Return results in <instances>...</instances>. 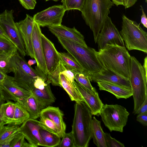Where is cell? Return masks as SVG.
I'll list each match as a JSON object with an SVG mask.
<instances>
[{"label":"cell","mask_w":147,"mask_h":147,"mask_svg":"<svg viewBox=\"0 0 147 147\" xmlns=\"http://www.w3.org/2000/svg\"><path fill=\"white\" fill-rule=\"evenodd\" d=\"M49 31L56 37L63 38L85 47L87 46L83 35L74 27L70 28L61 24L48 27Z\"/></svg>","instance_id":"d6986e66"},{"label":"cell","mask_w":147,"mask_h":147,"mask_svg":"<svg viewBox=\"0 0 147 147\" xmlns=\"http://www.w3.org/2000/svg\"><path fill=\"white\" fill-rule=\"evenodd\" d=\"M129 80L134 100L133 113L135 114L147 96V76L143 66L134 56H131Z\"/></svg>","instance_id":"8992f818"},{"label":"cell","mask_w":147,"mask_h":147,"mask_svg":"<svg viewBox=\"0 0 147 147\" xmlns=\"http://www.w3.org/2000/svg\"><path fill=\"white\" fill-rule=\"evenodd\" d=\"M96 54L105 68L129 79L131 56L125 46L107 44Z\"/></svg>","instance_id":"6da1fadb"},{"label":"cell","mask_w":147,"mask_h":147,"mask_svg":"<svg viewBox=\"0 0 147 147\" xmlns=\"http://www.w3.org/2000/svg\"><path fill=\"white\" fill-rule=\"evenodd\" d=\"M59 147H75L74 141L71 132L64 134Z\"/></svg>","instance_id":"8d00e7d4"},{"label":"cell","mask_w":147,"mask_h":147,"mask_svg":"<svg viewBox=\"0 0 147 147\" xmlns=\"http://www.w3.org/2000/svg\"><path fill=\"white\" fill-rule=\"evenodd\" d=\"M14 55H0V69L6 74L13 72Z\"/></svg>","instance_id":"4dcf8cb0"},{"label":"cell","mask_w":147,"mask_h":147,"mask_svg":"<svg viewBox=\"0 0 147 147\" xmlns=\"http://www.w3.org/2000/svg\"><path fill=\"white\" fill-rule=\"evenodd\" d=\"M84 0H61V2L66 11L78 10L80 11Z\"/></svg>","instance_id":"e575fe53"},{"label":"cell","mask_w":147,"mask_h":147,"mask_svg":"<svg viewBox=\"0 0 147 147\" xmlns=\"http://www.w3.org/2000/svg\"><path fill=\"white\" fill-rule=\"evenodd\" d=\"M147 57H146L144 59V63L143 65V67L145 71V73L146 76H147Z\"/></svg>","instance_id":"816d5d0a"},{"label":"cell","mask_w":147,"mask_h":147,"mask_svg":"<svg viewBox=\"0 0 147 147\" xmlns=\"http://www.w3.org/2000/svg\"><path fill=\"white\" fill-rule=\"evenodd\" d=\"M41 38L48 75L51 74L54 71L61 60L58 52L53 43L42 33Z\"/></svg>","instance_id":"2e32d148"},{"label":"cell","mask_w":147,"mask_h":147,"mask_svg":"<svg viewBox=\"0 0 147 147\" xmlns=\"http://www.w3.org/2000/svg\"><path fill=\"white\" fill-rule=\"evenodd\" d=\"M100 90L107 91L114 95L118 99H127L132 96L131 90L121 86L106 82H97Z\"/></svg>","instance_id":"7402d4cb"},{"label":"cell","mask_w":147,"mask_h":147,"mask_svg":"<svg viewBox=\"0 0 147 147\" xmlns=\"http://www.w3.org/2000/svg\"><path fill=\"white\" fill-rule=\"evenodd\" d=\"M34 22L33 17L26 14L24 19L16 23L24 44L26 55L32 58L34 57L32 41Z\"/></svg>","instance_id":"5bb4252c"},{"label":"cell","mask_w":147,"mask_h":147,"mask_svg":"<svg viewBox=\"0 0 147 147\" xmlns=\"http://www.w3.org/2000/svg\"><path fill=\"white\" fill-rule=\"evenodd\" d=\"M32 94L30 92L19 86L13 77L7 75L0 84V96L7 101H19Z\"/></svg>","instance_id":"7c38bea8"},{"label":"cell","mask_w":147,"mask_h":147,"mask_svg":"<svg viewBox=\"0 0 147 147\" xmlns=\"http://www.w3.org/2000/svg\"><path fill=\"white\" fill-rule=\"evenodd\" d=\"M5 124H6L5 123L3 122H0V130L1 129V128L4 125H5Z\"/></svg>","instance_id":"9f6ffc18"},{"label":"cell","mask_w":147,"mask_h":147,"mask_svg":"<svg viewBox=\"0 0 147 147\" xmlns=\"http://www.w3.org/2000/svg\"><path fill=\"white\" fill-rule=\"evenodd\" d=\"M27 63L30 66H31L32 65L35 64L36 63V62L35 59H31L28 61Z\"/></svg>","instance_id":"f5cc1de1"},{"label":"cell","mask_w":147,"mask_h":147,"mask_svg":"<svg viewBox=\"0 0 147 147\" xmlns=\"http://www.w3.org/2000/svg\"><path fill=\"white\" fill-rule=\"evenodd\" d=\"M45 1H50V0H52V1H57L59 0H45Z\"/></svg>","instance_id":"6f0895ef"},{"label":"cell","mask_w":147,"mask_h":147,"mask_svg":"<svg viewBox=\"0 0 147 147\" xmlns=\"http://www.w3.org/2000/svg\"><path fill=\"white\" fill-rule=\"evenodd\" d=\"M7 102L3 105V121L6 124L11 125L14 113V103L10 100Z\"/></svg>","instance_id":"f546056e"},{"label":"cell","mask_w":147,"mask_h":147,"mask_svg":"<svg viewBox=\"0 0 147 147\" xmlns=\"http://www.w3.org/2000/svg\"><path fill=\"white\" fill-rule=\"evenodd\" d=\"M145 2L146 3L147 2V0H145Z\"/></svg>","instance_id":"680465c9"},{"label":"cell","mask_w":147,"mask_h":147,"mask_svg":"<svg viewBox=\"0 0 147 147\" xmlns=\"http://www.w3.org/2000/svg\"><path fill=\"white\" fill-rule=\"evenodd\" d=\"M22 147H33V146L30 143H27L25 141Z\"/></svg>","instance_id":"db71d44e"},{"label":"cell","mask_w":147,"mask_h":147,"mask_svg":"<svg viewBox=\"0 0 147 147\" xmlns=\"http://www.w3.org/2000/svg\"><path fill=\"white\" fill-rule=\"evenodd\" d=\"M0 35L4 37H5V38H7L8 39L7 37L6 36L5 34L4 33V32H3V30H2V29L1 28V27L0 26Z\"/></svg>","instance_id":"11a10c76"},{"label":"cell","mask_w":147,"mask_h":147,"mask_svg":"<svg viewBox=\"0 0 147 147\" xmlns=\"http://www.w3.org/2000/svg\"><path fill=\"white\" fill-rule=\"evenodd\" d=\"M25 138L24 135L19 131L12 141L11 147H22Z\"/></svg>","instance_id":"f35d334b"},{"label":"cell","mask_w":147,"mask_h":147,"mask_svg":"<svg viewBox=\"0 0 147 147\" xmlns=\"http://www.w3.org/2000/svg\"><path fill=\"white\" fill-rule=\"evenodd\" d=\"M49 83L42 78L38 77L34 82L33 87L39 89H43Z\"/></svg>","instance_id":"60d3db41"},{"label":"cell","mask_w":147,"mask_h":147,"mask_svg":"<svg viewBox=\"0 0 147 147\" xmlns=\"http://www.w3.org/2000/svg\"><path fill=\"white\" fill-rule=\"evenodd\" d=\"M140 9L142 12V15L141 16V23L143 24L144 26L147 28V18L145 13L144 12L143 7L142 5L140 6Z\"/></svg>","instance_id":"bcb514c9"},{"label":"cell","mask_w":147,"mask_h":147,"mask_svg":"<svg viewBox=\"0 0 147 147\" xmlns=\"http://www.w3.org/2000/svg\"><path fill=\"white\" fill-rule=\"evenodd\" d=\"M19 132V131L0 142V147H11L12 141Z\"/></svg>","instance_id":"b9f144b4"},{"label":"cell","mask_w":147,"mask_h":147,"mask_svg":"<svg viewBox=\"0 0 147 147\" xmlns=\"http://www.w3.org/2000/svg\"><path fill=\"white\" fill-rule=\"evenodd\" d=\"M13 9H5L0 14V25L8 39L14 44L22 56L26 55L24 44L14 21Z\"/></svg>","instance_id":"9c48e42d"},{"label":"cell","mask_w":147,"mask_h":147,"mask_svg":"<svg viewBox=\"0 0 147 147\" xmlns=\"http://www.w3.org/2000/svg\"><path fill=\"white\" fill-rule=\"evenodd\" d=\"M65 11L62 5H55L37 13L33 18L40 27L57 26L61 24Z\"/></svg>","instance_id":"30bf717a"},{"label":"cell","mask_w":147,"mask_h":147,"mask_svg":"<svg viewBox=\"0 0 147 147\" xmlns=\"http://www.w3.org/2000/svg\"><path fill=\"white\" fill-rule=\"evenodd\" d=\"M73 83L92 115L99 116V113L104 104L100 99L98 93L93 94L76 81H74Z\"/></svg>","instance_id":"ac0fdd59"},{"label":"cell","mask_w":147,"mask_h":147,"mask_svg":"<svg viewBox=\"0 0 147 147\" xmlns=\"http://www.w3.org/2000/svg\"><path fill=\"white\" fill-rule=\"evenodd\" d=\"M105 142L107 147H124L123 144L111 137L110 135L104 132Z\"/></svg>","instance_id":"74e56055"},{"label":"cell","mask_w":147,"mask_h":147,"mask_svg":"<svg viewBox=\"0 0 147 147\" xmlns=\"http://www.w3.org/2000/svg\"><path fill=\"white\" fill-rule=\"evenodd\" d=\"M57 38L64 49L82 68L83 74L88 77L90 75L99 73L105 69L98 59L97 51L94 49L63 38Z\"/></svg>","instance_id":"7a4b0ae2"},{"label":"cell","mask_w":147,"mask_h":147,"mask_svg":"<svg viewBox=\"0 0 147 147\" xmlns=\"http://www.w3.org/2000/svg\"><path fill=\"white\" fill-rule=\"evenodd\" d=\"M15 111L11 125H20L30 118L29 114L24 107L18 101L14 103Z\"/></svg>","instance_id":"83f0119b"},{"label":"cell","mask_w":147,"mask_h":147,"mask_svg":"<svg viewBox=\"0 0 147 147\" xmlns=\"http://www.w3.org/2000/svg\"><path fill=\"white\" fill-rule=\"evenodd\" d=\"M96 43L98 50L103 49L107 44L125 46L124 41L119 32L110 17L107 18L98 35Z\"/></svg>","instance_id":"8fae6325"},{"label":"cell","mask_w":147,"mask_h":147,"mask_svg":"<svg viewBox=\"0 0 147 147\" xmlns=\"http://www.w3.org/2000/svg\"><path fill=\"white\" fill-rule=\"evenodd\" d=\"M40 124L43 128L59 135L57 128L53 122L48 118L40 117Z\"/></svg>","instance_id":"d590c367"},{"label":"cell","mask_w":147,"mask_h":147,"mask_svg":"<svg viewBox=\"0 0 147 147\" xmlns=\"http://www.w3.org/2000/svg\"><path fill=\"white\" fill-rule=\"evenodd\" d=\"M5 100L0 96V122L3 121V105L5 103Z\"/></svg>","instance_id":"7dc6e473"},{"label":"cell","mask_w":147,"mask_h":147,"mask_svg":"<svg viewBox=\"0 0 147 147\" xmlns=\"http://www.w3.org/2000/svg\"><path fill=\"white\" fill-rule=\"evenodd\" d=\"M18 102L27 111L30 118L35 119L39 117L41 111L45 108L32 94Z\"/></svg>","instance_id":"44dd1931"},{"label":"cell","mask_w":147,"mask_h":147,"mask_svg":"<svg viewBox=\"0 0 147 147\" xmlns=\"http://www.w3.org/2000/svg\"><path fill=\"white\" fill-rule=\"evenodd\" d=\"M146 112H147V96L146 97L144 102L135 114H138Z\"/></svg>","instance_id":"f6af8a7d"},{"label":"cell","mask_w":147,"mask_h":147,"mask_svg":"<svg viewBox=\"0 0 147 147\" xmlns=\"http://www.w3.org/2000/svg\"><path fill=\"white\" fill-rule=\"evenodd\" d=\"M61 62L66 69L75 73H83V69L76 60L68 53L59 52Z\"/></svg>","instance_id":"484cf974"},{"label":"cell","mask_w":147,"mask_h":147,"mask_svg":"<svg viewBox=\"0 0 147 147\" xmlns=\"http://www.w3.org/2000/svg\"><path fill=\"white\" fill-rule=\"evenodd\" d=\"M40 26L34 22L32 32V41L34 57L37 63V69L45 75L47 76V72L44 59L42 47Z\"/></svg>","instance_id":"9a60e30c"},{"label":"cell","mask_w":147,"mask_h":147,"mask_svg":"<svg viewBox=\"0 0 147 147\" xmlns=\"http://www.w3.org/2000/svg\"><path fill=\"white\" fill-rule=\"evenodd\" d=\"M92 114L83 102H76L72 125L75 147H88L91 138V124Z\"/></svg>","instance_id":"277c9868"},{"label":"cell","mask_w":147,"mask_h":147,"mask_svg":"<svg viewBox=\"0 0 147 147\" xmlns=\"http://www.w3.org/2000/svg\"><path fill=\"white\" fill-rule=\"evenodd\" d=\"M88 78L91 82H108L131 90L128 79L109 69L105 68L99 73L89 75Z\"/></svg>","instance_id":"e0dca14e"},{"label":"cell","mask_w":147,"mask_h":147,"mask_svg":"<svg viewBox=\"0 0 147 147\" xmlns=\"http://www.w3.org/2000/svg\"><path fill=\"white\" fill-rule=\"evenodd\" d=\"M114 4L111 0H84L80 11L86 24L93 32L95 43Z\"/></svg>","instance_id":"3957f363"},{"label":"cell","mask_w":147,"mask_h":147,"mask_svg":"<svg viewBox=\"0 0 147 147\" xmlns=\"http://www.w3.org/2000/svg\"><path fill=\"white\" fill-rule=\"evenodd\" d=\"M65 69V67L60 61L54 71L51 74L47 75V81L49 83H51L53 86H58L61 87L60 73Z\"/></svg>","instance_id":"1f68e13d"},{"label":"cell","mask_w":147,"mask_h":147,"mask_svg":"<svg viewBox=\"0 0 147 147\" xmlns=\"http://www.w3.org/2000/svg\"><path fill=\"white\" fill-rule=\"evenodd\" d=\"M74 79L93 94L98 93L96 89L91 85L88 77L83 73L74 72Z\"/></svg>","instance_id":"d6a6232c"},{"label":"cell","mask_w":147,"mask_h":147,"mask_svg":"<svg viewBox=\"0 0 147 147\" xmlns=\"http://www.w3.org/2000/svg\"><path fill=\"white\" fill-rule=\"evenodd\" d=\"M136 120L144 126L147 125V112L138 114Z\"/></svg>","instance_id":"ee69618b"},{"label":"cell","mask_w":147,"mask_h":147,"mask_svg":"<svg viewBox=\"0 0 147 147\" xmlns=\"http://www.w3.org/2000/svg\"><path fill=\"white\" fill-rule=\"evenodd\" d=\"M7 75V74L0 69V84L3 81Z\"/></svg>","instance_id":"681fc988"},{"label":"cell","mask_w":147,"mask_h":147,"mask_svg":"<svg viewBox=\"0 0 147 147\" xmlns=\"http://www.w3.org/2000/svg\"><path fill=\"white\" fill-rule=\"evenodd\" d=\"M60 78L61 87L67 93L71 100L84 102L81 96L73 83L64 75L60 74Z\"/></svg>","instance_id":"d4e9b609"},{"label":"cell","mask_w":147,"mask_h":147,"mask_svg":"<svg viewBox=\"0 0 147 147\" xmlns=\"http://www.w3.org/2000/svg\"><path fill=\"white\" fill-rule=\"evenodd\" d=\"M91 138L94 143L98 147H107L105 142L104 132L101 125V122L94 116L91 124Z\"/></svg>","instance_id":"cb8c5ba5"},{"label":"cell","mask_w":147,"mask_h":147,"mask_svg":"<svg viewBox=\"0 0 147 147\" xmlns=\"http://www.w3.org/2000/svg\"><path fill=\"white\" fill-rule=\"evenodd\" d=\"M117 6L119 5H122L124 6V2L123 0H111Z\"/></svg>","instance_id":"f907efd6"},{"label":"cell","mask_w":147,"mask_h":147,"mask_svg":"<svg viewBox=\"0 0 147 147\" xmlns=\"http://www.w3.org/2000/svg\"><path fill=\"white\" fill-rule=\"evenodd\" d=\"M121 29L119 32L129 51L136 50L147 53V33L136 22L123 14Z\"/></svg>","instance_id":"5b68a950"},{"label":"cell","mask_w":147,"mask_h":147,"mask_svg":"<svg viewBox=\"0 0 147 147\" xmlns=\"http://www.w3.org/2000/svg\"><path fill=\"white\" fill-rule=\"evenodd\" d=\"M50 84L48 83L45 87L42 89L33 87L31 91L32 94L45 108L52 104L56 100L51 90Z\"/></svg>","instance_id":"603a6c76"},{"label":"cell","mask_w":147,"mask_h":147,"mask_svg":"<svg viewBox=\"0 0 147 147\" xmlns=\"http://www.w3.org/2000/svg\"><path fill=\"white\" fill-rule=\"evenodd\" d=\"M17 51L16 46L5 37L0 35V55H12Z\"/></svg>","instance_id":"f1b7e54d"},{"label":"cell","mask_w":147,"mask_h":147,"mask_svg":"<svg viewBox=\"0 0 147 147\" xmlns=\"http://www.w3.org/2000/svg\"><path fill=\"white\" fill-rule=\"evenodd\" d=\"M20 3L26 9H34L36 4V0H18Z\"/></svg>","instance_id":"ab89813d"},{"label":"cell","mask_w":147,"mask_h":147,"mask_svg":"<svg viewBox=\"0 0 147 147\" xmlns=\"http://www.w3.org/2000/svg\"><path fill=\"white\" fill-rule=\"evenodd\" d=\"M18 51L14 55L13 78L19 86L31 92L34 82L38 77H41L47 81V76L36 67L35 69H33Z\"/></svg>","instance_id":"52a82bcc"},{"label":"cell","mask_w":147,"mask_h":147,"mask_svg":"<svg viewBox=\"0 0 147 147\" xmlns=\"http://www.w3.org/2000/svg\"><path fill=\"white\" fill-rule=\"evenodd\" d=\"M43 143V146L47 147L57 146L61 142V137L56 134L48 131L42 128L39 130Z\"/></svg>","instance_id":"4316f807"},{"label":"cell","mask_w":147,"mask_h":147,"mask_svg":"<svg viewBox=\"0 0 147 147\" xmlns=\"http://www.w3.org/2000/svg\"><path fill=\"white\" fill-rule=\"evenodd\" d=\"M41 128L39 121L29 118L20 127L19 131L24 135L33 147L43 146V143L39 132Z\"/></svg>","instance_id":"4fadbf2b"},{"label":"cell","mask_w":147,"mask_h":147,"mask_svg":"<svg viewBox=\"0 0 147 147\" xmlns=\"http://www.w3.org/2000/svg\"><path fill=\"white\" fill-rule=\"evenodd\" d=\"M125 9L129 8L134 5L138 0H123Z\"/></svg>","instance_id":"c3c4849f"},{"label":"cell","mask_w":147,"mask_h":147,"mask_svg":"<svg viewBox=\"0 0 147 147\" xmlns=\"http://www.w3.org/2000/svg\"><path fill=\"white\" fill-rule=\"evenodd\" d=\"M63 112L58 107L49 106L41 111L40 117L49 118L56 125L59 132V135L62 138L65 132L66 125L64 121Z\"/></svg>","instance_id":"ffe728a7"},{"label":"cell","mask_w":147,"mask_h":147,"mask_svg":"<svg viewBox=\"0 0 147 147\" xmlns=\"http://www.w3.org/2000/svg\"><path fill=\"white\" fill-rule=\"evenodd\" d=\"M129 114L126 108L121 105L106 104L103 105L99 115L105 126L111 132H122Z\"/></svg>","instance_id":"ba28073f"},{"label":"cell","mask_w":147,"mask_h":147,"mask_svg":"<svg viewBox=\"0 0 147 147\" xmlns=\"http://www.w3.org/2000/svg\"><path fill=\"white\" fill-rule=\"evenodd\" d=\"M19 125L8 124L4 125L0 130V142L19 131Z\"/></svg>","instance_id":"836d02e7"},{"label":"cell","mask_w":147,"mask_h":147,"mask_svg":"<svg viewBox=\"0 0 147 147\" xmlns=\"http://www.w3.org/2000/svg\"><path fill=\"white\" fill-rule=\"evenodd\" d=\"M60 74L64 75L72 83L75 81L74 72L69 69L66 68Z\"/></svg>","instance_id":"7bdbcfd3"}]
</instances>
